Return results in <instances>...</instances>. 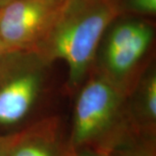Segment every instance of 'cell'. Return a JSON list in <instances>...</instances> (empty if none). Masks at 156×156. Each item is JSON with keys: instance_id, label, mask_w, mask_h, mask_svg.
<instances>
[{"instance_id": "obj_1", "label": "cell", "mask_w": 156, "mask_h": 156, "mask_svg": "<svg viewBox=\"0 0 156 156\" xmlns=\"http://www.w3.org/2000/svg\"><path fill=\"white\" fill-rule=\"evenodd\" d=\"M120 15L119 0H66L37 52L66 63L68 93L76 94L88 77L101 39Z\"/></svg>"}, {"instance_id": "obj_2", "label": "cell", "mask_w": 156, "mask_h": 156, "mask_svg": "<svg viewBox=\"0 0 156 156\" xmlns=\"http://www.w3.org/2000/svg\"><path fill=\"white\" fill-rule=\"evenodd\" d=\"M70 148L107 154L134 131L126 111V96L100 74L91 70L76 92Z\"/></svg>"}, {"instance_id": "obj_3", "label": "cell", "mask_w": 156, "mask_h": 156, "mask_svg": "<svg viewBox=\"0 0 156 156\" xmlns=\"http://www.w3.org/2000/svg\"><path fill=\"white\" fill-rule=\"evenodd\" d=\"M52 64L33 50L5 51L0 56L3 134L14 133L40 119L37 114L50 93Z\"/></svg>"}, {"instance_id": "obj_4", "label": "cell", "mask_w": 156, "mask_h": 156, "mask_svg": "<svg viewBox=\"0 0 156 156\" xmlns=\"http://www.w3.org/2000/svg\"><path fill=\"white\" fill-rule=\"evenodd\" d=\"M154 41L155 30L150 21L120 15L101 39L91 70L102 76L127 97L154 61Z\"/></svg>"}, {"instance_id": "obj_5", "label": "cell", "mask_w": 156, "mask_h": 156, "mask_svg": "<svg viewBox=\"0 0 156 156\" xmlns=\"http://www.w3.org/2000/svg\"><path fill=\"white\" fill-rule=\"evenodd\" d=\"M66 0H12L0 8L5 51H37Z\"/></svg>"}, {"instance_id": "obj_6", "label": "cell", "mask_w": 156, "mask_h": 156, "mask_svg": "<svg viewBox=\"0 0 156 156\" xmlns=\"http://www.w3.org/2000/svg\"><path fill=\"white\" fill-rule=\"evenodd\" d=\"M7 135L8 156H70L62 119L44 116Z\"/></svg>"}, {"instance_id": "obj_7", "label": "cell", "mask_w": 156, "mask_h": 156, "mask_svg": "<svg viewBox=\"0 0 156 156\" xmlns=\"http://www.w3.org/2000/svg\"><path fill=\"white\" fill-rule=\"evenodd\" d=\"M128 122L136 134L156 138V67L154 60L126 97Z\"/></svg>"}, {"instance_id": "obj_8", "label": "cell", "mask_w": 156, "mask_h": 156, "mask_svg": "<svg viewBox=\"0 0 156 156\" xmlns=\"http://www.w3.org/2000/svg\"><path fill=\"white\" fill-rule=\"evenodd\" d=\"M108 156H156V138L133 132L114 147Z\"/></svg>"}, {"instance_id": "obj_9", "label": "cell", "mask_w": 156, "mask_h": 156, "mask_svg": "<svg viewBox=\"0 0 156 156\" xmlns=\"http://www.w3.org/2000/svg\"><path fill=\"white\" fill-rule=\"evenodd\" d=\"M121 15L153 17L156 14V0H119Z\"/></svg>"}, {"instance_id": "obj_10", "label": "cell", "mask_w": 156, "mask_h": 156, "mask_svg": "<svg viewBox=\"0 0 156 156\" xmlns=\"http://www.w3.org/2000/svg\"><path fill=\"white\" fill-rule=\"evenodd\" d=\"M70 156H108V154L90 148H81V149H71Z\"/></svg>"}, {"instance_id": "obj_11", "label": "cell", "mask_w": 156, "mask_h": 156, "mask_svg": "<svg viewBox=\"0 0 156 156\" xmlns=\"http://www.w3.org/2000/svg\"><path fill=\"white\" fill-rule=\"evenodd\" d=\"M0 156H8L6 134H0Z\"/></svg>"}, {"instance_id": "obj_12", "label": "cell", "mask_w": 156, "mask_h": 156, "mask_svg": "<svg viewBox=\"0 0 156 156\" xmlns=\"http://www.w3.org/2000/svg\"><path fill=\"white\" fill-rule=\"evenodd\" d=\"M11 1H12V0H0V8L3 7V6H5V5H7L8 3L11 2Z\"/></svg>"}, {"instance_id": "obj_13", "label": "cell", "mask_w": 156, "mask_h": 156, "mask_svg": "<svg viewBox=\"0 0 156 156\" xmlns=\"http://www.w3.org/2000/svg\"><path fill=\"white\" fill-rule=\"evenodd\" d=\"M5 52V48H4L3 44H2V42H1V39H0V56H2Z\"/></svg>"}]
</instances>
